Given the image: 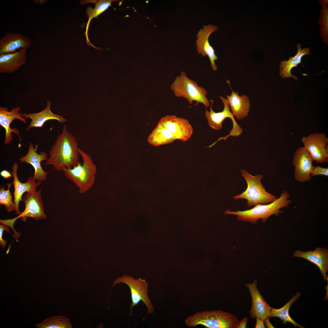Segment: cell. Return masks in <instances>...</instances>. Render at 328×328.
Wrapping results in <instances>:
<instances>
[{"label": "cell", "mask_w": 328, "mask_h": 328, "mask_svg": "<svg viewBox=\"0 0 328 328\" xmlns=\"http://www.w3.org/2000/svg\"><path fill=\"white\" fill-rule=\"evenodd\" d=\"M313 161L309 153L304 147L298 148L295 152L292 160L294 167V176L298 182L304 183L309 181L314 166Z\"/></svg>", "instance_id": "7c38bea8"}, {"label": "cell", "mask_w": 328, "mask_h": 328, "mask_svg": "<svg viewBox=\"0 0 328 328\" xmlns=\"http://www.w3.org/2000/svg\"><path fill=\"white\" fill-rule=\"evenodd\" d=\"M241 175L247 183V188L241 194L233 197L235 200L244 199L247 201L246 206L250 207L259 204H265L275 201L277 197L267 192L261 182V174L253 176L245 169H241Z\"/></svg>", "instance_id": "277c9868"}, {"label": "cell", "mask_w": 328, "mask_h": 328, "mask_svg": "<svg viewBox=\"0 0 328 328\" xmlns=\"http://www.w3.org/2000/svg\"><path fill=\"white\" fill-rule=\"evenodd\" d=\"M298 51L296 54L293 57H290L287 60H284L280 63L279 66L280 76L283 78L292 77L296 80L297 78L293 75L291 73L292 68L297 67V65L301 63V60L303 56L309 55L310 53L309 48L301 49V45L298 43L297 45Z\"/></svg>", "instance_id": "cb8c5ba5"}, {"label": "cell", "mask_w": 328, "mask_h": 328, "mask_svg": "<svg viewBox=\"0 0 328 328\" xmlns=\"http://www.w3.org/2000/svg\"><path fill=\"white\" fill-rule=\"evenodd\" d=\"M38 328H72L70 319L64 315L53 316L35 325Z\"/></svg>", "instance_id": "4316f807"}, {"label": "cell", "mask_w": 328, "mask_h": 328, "mask_svg": "<svg viewBox=\"0 0 328 328\" xmlns=\"http://www.w3.org/2000/svg\"><path fill=\"white\" fill-rule=\"evenodd\" d=\"M18 166L17 162L14 163L12 167V171L11 172L13 177L12 184L14 187V200L15 210L17 214H19L20 212L19 209V204L20 201H22V198L23 194L25 192L28 193L36 189L37 187L39 186L41 182L36 183L33 177L30 176L27 181L22 183L19 180L17 176V171Z\"/></svg>", "instance_id": "d6986e66"}, {"label": "cell", "mask_w": 328, "mask_h": 328, "mask_svg": "<svg viewBox=\"0 0 328 328\" xmlns=\"http://www.w3.org/2000/svg\"><path fill=\"white\" fill-rule=\"evenodd\" d=\"M300 295V293L298 292L296 295L293 296L291 299L284 306L280 308L277 309L272 308L269 318L278 317L282 321L283 323L285 324H286L287 322H289L293 325L296 327L297 326L300 328H303L295 322L291 318L289 313V310L290 306L299 299Z\"/></svg>", "instance_id": "484cf974"}, {"label": "cell", "mask_w": 328, "mask_h": 328, "mask_svg": "<svg viewBox=\"0 0 328 328\" xmlns=\"http://www.w3.org/2000/svg\"><path fill=\"white\" fill-rule=\"evenodd\" d=\"M78 149L74 137L64 125L49 151V157L45 165H52L57 171L64 168H72L79 162Z\"/></svg>", "instance_id": "6da1fadb"}, {"label": "cell", "mask_w": 328, "mask_h": 328, "mask_svg": "<svg viewBox=\"0 0 328 328\" xmlns=\"http://www.w3.org/2000/svg\"><path fill=\"white\" fill-rule=\"evenodd\" d=\"M304 147L313 161L322 163L328 161V138L324 133H314L301 139Z\"/></svg>", "instance_id": "9c48e42d"}, {"label": "cell", "mask_w": 328, "mask_h": 328, "mask_svg": "<svg viewBox=\"0 0 328 328\" xmlns=\"http://www.w3.org/2000/svg\"><path fill=\"white\" fill-rule=\"evenodd\" d=\"M51 105V101L49 100L46 101V108L41 111L32 113L22 114L24 117L31 120L26 130V132L29 131L32 128L42 127L46 121L50 120H56L61 123H64L67 121L63 116L53 113L50 109Z\"/></svg>", "instance_id": "ffe728a7"}, {"label": "cell", "mask_w": 328, "mask_h": 328, "mask_svg": "<svg viewBox=\"0 0 328 328\" xmlns=\"http://www.w3.org/2000/svg\"><path fill=\"white\" fill-rule=\"evenodd\" d=\"M12 184L9 183L6 184L8 189L5 190L3 187L0 190V204L4 205L8 212L15 210V207L14 202L12 200V196L10 189Z\"/></svg>", "instance_id": "f1b7e54d"}, {"label": "cell", "mask_w": 328, "mask_h": 328, "mask_svg": "<svg viewBox=\"0 0 328 328\" xmlns=\"http://www.w3.org/2000/svg\"><path fill=\"white\" fill-rule=\"evenodd\" d=\"M218 30V28L217 26L211 24L204 26L203 29H201L198 32L196 43L198 53L203 56H208L211 67L214 71L217 70L215 61L218 59V57L215 54L213 47L210 44L209 38L212 33Z\"/></svg>", "instance_id": "4fadbf2b"}, {"label": "cell", "mask_w": 328, "mask_h": 328, "mask_svg": "<svg viewBox=\"0 0 328 328\" xmlns=\"http://www.w3.org/2000/svg\"><path fill=\"white\" fill-rule=\"evenodd\" d=\"M30 39L17 32H7L0 39V55L15 53L22 49L27 50L31 46Z\"/></svg>", "instance_id": "e0dca14e"}, {"label": "cell", "mask_w": 328, "mask_h": 328, "mask_svg": "<svg viewBox=\"0 0 328 328\" xmlns=\"http://www.w3.org/2000/svg\"><path fill=\"white\" fill-rule=\"evenodd\" d=\"M169 130L175 140L185 142L191 137L193 128L187 119L174 115H167L162 118L158 123Z\"/></svg>", "instance_id": "8fae6325"}, {"label": "cell", "mask_w": 328, "mask_h": 328, "mask_svg": "<svg viewBox=\"0 0 328 328\" xmlns=\"http://www.w3.org/2000/svg\"><path fill=\"white\" fill-rule=\"evenodd\" d=\"M21 109L19 106L12 108L9 111L8 108L0 107V125L5 130V138L4 144L7 145L12 141L13 138L12 133L16 134L19 137L20 141L21 140L19 135V130L16 128L10 127L11 123L15 119L21 121L24 124L26 123V118L22 114L19 112Z\"/></svg>", "instance_id": "5bb4252c"}, {"label": "cell", "mask_w": 328, "mask_h": 328, "mask_svg": "<svg viewBox=\"0 0 328 328\" xmlns=\"http://www.w3.org/2000/svg\"><path fill=\"white\" fill-rule=\"evenodd\" d=\"M78 150L83 159V163L79 162L72 168H64L62 170L66 177L78 188L79 192L84 194L94 185L97 169L91 156L79 148Z\"/></svg>", "instance_id": "3957f363"}, {"label": "cell", "mask_w": 328, "mask_h": 328, "mask_svg": "<svg viewBox=\"0 0 328 328\" xmlns=\"http://www.w3.org/2000/svg\"><path fill=\"white\" fill-rule=\"evenodd\" d=\"M11 174L6 170H2L0 173L1 176L5 179H8L11 177L12 176Z\"/></svg>", "instance_id": "d6a6232c"}, {"label": "cell", "mask_w": 328, "mask_h": 328, "mask_svg": "<svg viewBox=\"0 0 328 328\" xmlns=\"http://www.w3.org/2000/svg\"><path fill=\"white\" fill-rule=\"evenodd\" d=\"M318 175L328 176V168L318 166H314V168L311 174V176L313 177Z\"/></svg>", "instance_id": "f546056e"}, {"label": "cell", "mask_w": 328, "mask_h": 328, "mask_svg": "<svg viewBox=\"0 0 328 328\" xmlns=\"http://www.w3.org/2000/svg\"><path fill=\"white\" fill-rule=\"evenodd\" d=\"M27 50L22 49L14 53L0 55V73H13L24 65Z\"/></svg>", "instance_id": "44dd1931"}, {"label": "cell", "mask_w": 328, "mask_h": 328, "mask_svg": "<svg viewBox=\"0 0 328 328\" xmlns=\"http://www.w3.org/2000/svg\"><path fill=\"white\" fill-rule=\"evenodd\" d=\"M248 319L247 318H244L239 322L237 328H247V324Z\"/></svg>", "instance_id": "1f68e13d"}, {"label": "cell", "mask_w": 328, "mask_h": 328, "mask_svg": "<svg viewBox=\"0 0 328 328\" xmlns=\"http://www.w3.org/2000/svg\"><path fill=\"white\" fill-rule=\"evenodd\" d=\"M175 140L169 130L158 124L148 138V142L155 146L170 143Z\"/></svg>", "instance_id": "d4e9b609"}, {"label": "cell", "mask_w": 328, "mask_h": 328, "mask_svg": "<svg viewBox=\"0 0 328 328\" xmlns=\"http://www.w3.org/2000/svg\"><path fill=\"white\" fill-rule=\"evenodd\" d=\"M227 82L232 91L230 95H226L231 112L237 119H242L247 116L249 112L250 108L249 98L246 95L240 96L238 92H235L233 91L229 81L227 80Z\"/></svg>", "instance_id": "7402d4cb"}, {"label": "cell", "mask_w": 328, "mask_h": 328, "mask_svg": "<svg viewBox=\"0 0 328 328\" xmlns=\"http://www.w3.org/2000/svg\"><path fill=\"white\" fill-rule=\"evenodd\" d=\"M289 196V193L284 190L278 198L270 203L258 204L250 209L244 211H233L226 210L224 213L226 214L236 215L238 220L243 222L254 224L258 220L261 219L265 223L271 216L274 215L278 217L280 213L283 212L280 210L288 207L292 202Z\"/></svg>", "instance_id": "7a4b0ae2"}, {"label": "cell", "mask_w": 328, "mask_h": 328, "mask_svg": "<svg viewBox=\"0 0 328 328\" xmlns=\"http://www.w3.org/2000/svg\"><path fill=\"white\" fill-rule=\"evenodd\" d=\"M220 98L224 105V109L222 111L216 112L213 110L212 104L214 101L213 100H210L211 104L210 111H208L207 109H206L205 111V115L209 126L214 129L219 130L222 128V123L223 121L227 118H230L232 121L233 128L228 135L220 138V139H227L230 136L234 137L239 136L242 133L243 130L242 128L236 122L234 116L231 111L227 99L222 96H220Z\"/></svg>", "instance_id": "ba28073f"}, {"label": "cell", "mask_w": 328, "mask_h": 328, "mask_svg": "<svg viewBox=\"0 0 328 328\" xmlns=\"http://www.w3.org/2000/svg\"><path fill=\"white\" fill-rule=\"evenodd\" d=\"M8 226L7 225L2 224L0 225V244L2 247L4 248L6 245V241H4L2 238L3 232L4 230L9 232Z\"/></svg>", "instance_id": "4dcf8cb0"}, {"label": "cell", "mask_w": 328, "mask_h": 328, "mask_svg": "<svg viewBox=\"0 0 328 328\" xmlns=\"http://www.w3.org/2000/svg\"><path fill=\"white\" fill-rule=\"evenodd\" d=\"M41 188L38 191L36 189L24 195L22 199L25 209L14 218L15 220L21 217L23 221H26L28 217H32L37 220L46 219L41 196Z\"/></svg>", "instance_id": "30bf717a"}, {"label": "cell", "mask_w": 328, "mask_h": 328, "mask_svg": "<svg viewBox=\"0 0 328 328\" xmlns=\"http://www.w3.org/2000/svg\"><path fill=\"white\" fill-rule=\"evenodd\" d=\"M257 281L251 284H246L252 299V305L249 313L251 318H259L263 321L270 316L272 307L264 299L257 287Z\"/></svg>", "instance_id": "9a60e30c"}, {"label": "cell", "mask_w": 328, "mask_h": 328, "mask_svg": "<svg viewBox=\"0 0 328 328\" xmlns=\"http://www.w3.org/2000/svg\"><path fill=\"white\" fill-rule=\"evenodd\" d=\"M116 0H85L82 1L80 2L81 4H84L89 3H93L95 5L94 8L88 6L86 10V14L88 16V20L87 24L85 34L86 37V42L89 45L91 46L94 48L97 49L90 42L88 36V32L90 22L94 18L97 17L106 11L110 6L113 2H118Z\"/></svg>", "instance_id": "603a6c76"}, {"label": "cell", "mask_w": 328, "mask_h": 328, "mask_svg": "<svg viewBox=\"0 0 328 328\" xmlns=\"http://www.w3.org/2000/svg\"><path fill=\"white\" fill-rule=\"evenodd\" d=\"M292 257L305 259L317 266L323 276L324 281L328 280L326 273L328 271V250L324 248H316L311 251H295Z\"/></svg>", "instance_id": "ac0fdd59"}, {"label": "cell", "mask_w": 328, "mask_h": 328, "mask_svg": "<svg viewBox=\"0 0 328 328\" xmlns=\"http://www.w3.org/2000/svg\"><path fill=\"white\" fill-rule=\"evenodd\" d=\"M256 318V323L255 328H265V327L264 324V321L258 318Z\"/></svg>", "instance_id": "836d02e7"}, {"label": "cell", "mask_w": 328, "mask_h": 328, "mask_svg": "<svg viewBox=\"0 0 328 328\" xmlns=\"http://www.w3.org/2000/svg\"><path fill=\"white\" fill-rule=\"evenodd\" d=\"M265 325L267 328H274L273 325L271 323L269 320V318H267L264 321Z\"/></svg>", "instance_id": "d590c367"}, {"label": "cell", "mask_w": 328, "mask_h": 328, "mask_svg": "<svg viewBox=\"0 0 328 328\" xmlns=\"http://www.w3.org/2000/svg\"><path fill=\"white\" fill-rule=\"evenodd\" d=\"M48 0H33V3L38 5H41L45 4Z\"/></svg>", "instance_id": "e575fe53"}, {"label": "cell", "mask_w": 328, "mask_h": 328, "mask_svg": "<svg viewBox=\"0 0 328 328\" xmlns=\"http://www.w3.org/2000/svg\"><path fill=\"white\" fill-rule=\"evenodd\" d=\"M322 6V9L320 11V18L319 23L321 29L320 35L324 40V42L327 44L328 43V1L322 0L320 1Z\"/></svg>", "instance_id": "83f0119b"}, {"label": "cell", "mask_w": 328, "mask_h": 328, "mask_svg": "<svg viewBox=\"0 0 328 328\" xmlns=\"http://www.w3.org/2000/svg\"><path fill=\"white\" fill-rule=\"evenodd\" d=\"M120 283L126 284L130 289L132 300L129 306L130 315L133 313V308L141 301L143 302L146 306L148 313H153L154 307L148 295V283L145 279L140 278L135 279L131 276L124 275L114 280L112 288Z\"/></svg>", "instance_id": "52a82bcc"}, {"label": "cell", "mask_w": 328, "mask_h": 328, "mask_svg": "<svg viewBox=\"0 0 328 328\" xmlns=\"http://www.w3.org/2000/svg\"><path fill=\"white\" fill-rule=\"evenodd\" d=\"M239 322L236 316L221 310L199 312L185 321L189 327L201 325L207 328H237Z\"/></svg>", "instance_id": "5b68a950"}, {"label": "cell", "mask_w": 328, "mask_h": 328, "mask_svg": "<svg viewBox=\"0 0 328 328\" xmlns=\"http://www.w3.org/2000/svg\"><path fill=\"white\" fill-rule=\"evenodd\" d=\"M36 150L37 148H34L33 144L30 142L27 153L25 155L22 156L19 160L20 163L25 162L31 165L34 169L33 178L36 181L41 182L46 179L48 172L43 169L41 162L46 161L48 158L46 152H41L39 154L36 152Z\"/></svg>", "instance_id": "2e32d148"}, {"label": "cell", "mask_w": 328, "mask_h": 328, "mask_svg": "<svg viewBox=\"0 0 328 328\" xmlns=\"http://www.w3.org/2000/svg\"><path fill=\"white\" fill-rule=\"evenodd\" d=\"M170 88L176 97L186 99L190 104L195 101L196 105L200 103L206 108L210 106L207 97V91L199 86L197 82L189 78L184 71L181 72L179 76H176Z\"/></svg>", "instance_id": "8992f818"}]
</instances>
